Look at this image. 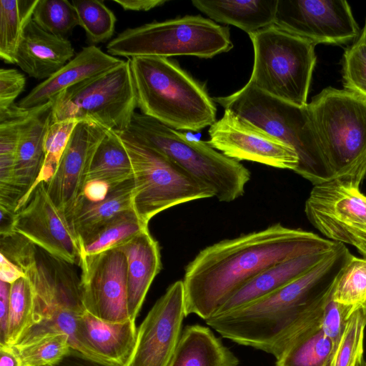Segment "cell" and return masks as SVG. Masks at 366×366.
<instances>
[{
  "mask_svg": "<svg viewBox=\"0 0 366 366\" xmlns=\"http://www.w3.org/2000/svg\"><path fill=\"white\" fill-rule=\"evenodd\" d=\"M336 244L315 233L277 223L209 245L185 267L186 316L195 314L206 320L265 269L302 255L327 252Z\"/></svg>",
  "mask_w": 366,
  "mask_h": 366,
  "instance_id": "6da1fadb",
  "label": "cell"
},
{
  "mask_svg": "<svg viewBox=\"0 0 366 366\" xmlns=\"http://www.w3.org/2000/svg\"><path fill=\"white\" fill-rule=\"evenodd\" d=\"M352 254L337 242L312 269L256 302L215 315L206 323L223 337L274 355L302 335L321 328L323 307Z\"/></svg>",
  "mask_w": 366,
  "mask_h": 366,
  "instance_id": "7a4b0ae2",
  "label": "cell"
},
{
  "mask_svg": "<svg viewBox=\"0 0 366 366\" xmlns=\"http://www.w3.org/2000/svg\"><path fill=\"white\" fill-rule=\"evenodd\" d=\"M142 114L176 130L199 131L216 122L205 87L164 57L129 59Z\"/></svg>",
  "mask_w": 366,
  "mask_h": 366,
  "instance_id": "3957f363",
  "label": "cell"
},
{
  "mask_svg": "<svg viewBox=\"0 0 366 366\" xmlns=\"http://www.w3.org/2000/svg\"><path fill=\"white\" fill-rule=\"evenodd\" d=\"M214 101L290 146L299 159L294 172L313 185L333 179L308 104L300 107L287 102L249 81L234 93Z\"/></svg>",
  "mask_w": 366,
  "mask_h": 366,
  "instance_id": "277c9868",
  "label": "cell"
},
{
  "mask_svg": "<svg viewBox=\"0 0 366 366\" xmlns=\"http://www.w3.org/2000/svg\"><path fill=\"white\" fill-rule=\"evenodd\" d=\"M308 107L333 179L360 188L366 177V96L327 87Z\"/></svg>",
  "mask_w": 366,
  "mask_h": 366,
  "instance_id": "5b68a950",
  "label": "cell"
},
{
  "mask_svg": "<svg viewBox=\"0 0 366 366\" xmlns=\"http://www.w3.org/2000/svg\"><path fill=\"white\" fill-rule=\"evenodd\" d=\"M124 131L160 152L210 188L219 201L230 202L244 194L251 177L249 170L207 142L190 139L184 134L137 112Z\"/></svg>",
  "mask_w": 366,
  "mask_h": 366,
  "instance_id": "8992f818",
  "label": "cell"
},
{
  "mask_svg": "<svg viewBox=\"0 0 366 366\" xmlns=\"http://www.w3.org/2000/svg\"><path fill=\"white\" fill-rule=\"evenodd\" d=\"M232 47L228 26L200 15H187L128 28L109 42L107 51L128 59L182 55L209 59Z\"/></svg>",
  "mask_w": 366,
  "mask_h": 366,
  "instance_id": "52a82bcc",
  "label": "cell"
},
{
  "mask_svg": "<svg viewBox=\"0 0 366 366\" xmlns=\"http://www.w3.org/2000/svg\"><path fill=\"white\" fill-rule=\"evenodd\" d=\"M254 64L249 83L281 100L303 107L316 63L310 41L272 24L249 34Z\"/></svg>",
  "mask_w": 366,
  "mask_h": 366,
  "instance_id": "ba28073f",
  "label": "cell"
},
{
  "mask_svg": "<svg viewBox=\"0 0 366 366\" xmlns=\"http://www.w3.org/2000/svg\"><path fill=\"white\" fill-rule=\"evenodd\" d=\"M129 155L134 181L133 208L148 225L152 217L174 206L214 197L179 165L126 131L115 132Z\"/></svg>",
  "mask_w": 366,
  "mask_h": 366,
  "instance_id": "9c48e42d",
  "label": "cell"
},
{
  "mask_svg": "<svg viewBox=\"0 0 366 366\" xmlns=\"http://www.w3.org/2000/svg\"><path fill=\"white\" fill-rule=\"evenodd\" d=\"M137 107L129 60L60 93L52 105V122L90 121L108 130H126Z\"/></svg>",
  "mask_w": 366,
  "mask_h": 366,
  "instance_id": "30bf717a",
  "label": "cell"
},
{
  "mask_svg": "<svg viewBox=\"0 0 366 366\" xmlns=\"http://www.w3.org/2000/svg\"><path fill=\"white\" fill-rule=\"evenodd\" d=\"M70 265L39 248L34 259L23 269L34 291L36 324L17 344L48 333L64 332L75 348L77 321L86 310L80 279Z\"/></svg>",
  "mask_w": 366,
  "mask_h": 366,
  "instance_id": "8fae6325",
  "label": "cell"
},
{
  "mask_svg": "<svg viewBox=\"0 0 366 366\" xmlns=\"http://www.w3.org/2000/svg\"><path fill=\"white\" fill-rule=\"evenodd\" d=\"M274 25L314 45L345 44L360 32L345 0H278Z\"/></svg>",
  "mask_w": 366,
  "mask_h": 366,
  "instance_id": "7c38bea8",
  "label": "cell"
},
{
  "mask_svg": "<svg viewBox=\"0 0 366 366\" xmlns=\"http://www.w3.org/2000/svg\"><path fill=\"white\" fill-rule=\"evenodd\" d=\"M81 298L84 310L108 322L129 318L127 259L119 248L80 258Z\"/></svg>",
  "mask_w": 366,
  "mask_h": 366,
  "instance_id": "4fadbf2b",
  "label": "cell"
},
{
  "mask_svg": "<svg viewBox=\"0 0 366 366\" xmlns=\"http://www.w3.org/2000/svg\"><path fill=\"white\" fill-rule=\"evenodd\" d=\"M212 148L237 161L247 160L295 171L296 152L271 134L229 109L209 129Z\"/></svg>",
  "mask_w": 366,
  "mask_h": 366,
  "instance_id": "5bb4252c",
  "label": "cell"
},
{
  "mask_svg": "<svg viewBox=\"0 0 366 366\" xmlns=\"http://www.w3.org/2000/svg\"><path fill=\"white\" fill-rule=\"evenodd\" d=\"M13 229L50 255L71 264H80L79 241L65 215L40 182L22 207L15 212Z\"/></svg>",
  "mask_w": 366,
  "mask_h": 366,
  "instance_id": "9a60e30c",
  "label": "cell"
},
{
  "mask_svg": "<svg viewBox=\"0 0 366 366\" xmlns=\"http://www.w3.org/2000/svg\"><path fill=\"white\" fill-rule=\"evenodd\" d=\"M185 316L184 285L178 280L169 286L137 329L135 347L125 366H167Z\"/></svg>",
  "mask_w": 366,
  "mask_h": 366,
  "instance_id": "2e32d148",
  "label": "cell"
},
{
  "mask_svg": "<svg viewBox=\"0 0 366 366\" xmlns=\"http://www.w3.org/2000/svg\"><path fill=\"white\" fill-rule=\"evenodd\" d=\"M107 131L94 122L79 121L53 177L45 183L49 197L67 220L81 197L92 158Z\"/></svg>",
  "mask_w": 366,
  "mask_h": 366,
  "instance_id": "e0dca14e",
  "label": "cell"
},
{
  "mask_svg": "<svg viewBox=\"0 0 366 366\" xmlns=\"http://www.w3.org/2000/svg\"><path fill=\"white\" fill-rule=\"evenodd\" d=\"M137 335L134 320L108 322L85 311L77 321L73 350L110 366H125L134 350Z\"/></svg>",
  "mask_w": 366,
  "mask_h": 366,
  "instance_id": "ac0fdd59",
  "label": "cell"
},
{
  "mask_svg": "<svg viewBox=\"0 0 366 366\" xmlns=\"http://www.w3.org/2000/svg\"><path fill=\"white\" fill-rule=\"evenodd\" d=\"M123 61L104 53L95 45L84 47L60 70L36 86L17 105L25 109L44 105L66 89L111 69Z\"/></svg>",
  "mask_w": 366,
  "mask_h": 366,
  "instance_id": "d6986e66",
  "label": "cell"
},
{
  "mask_svg": "<svg viewBox=\"0 0 366 366\" xmlns=\"http://www.w3.org/2000/svg\"><path fill=\"white\" fill-rule=\"evenodd\" d=\"M74 56V49L67 39L46 32L31 19L24 27L15 64L30 77L46 80Z\"/></svg>",
  "mask_w": 366,
  "mask_h": 366,
  "instance_id": "ffe728a7",
  "label": "cell"
},
{
  "mask_svg": "<svg viewBox=\"0 0 366 366\" xmlns=\"http://www.w3.org/2000/svg\"><path fill=\"white\" fill-rule=\"evenodd\" d=\"M53 100L39 106L22 126L16 154L14 184L21 195L16 211L24 205L41 172L44 159V140L52 122Z\"/></svg>",
  "mask_w": 366,
  "mask_h": 366,
  "instance_id": "44dd1931",
  "label": "cell"
},
{
  "mask_svg": "<svg viewBox=\"0 0 366 366\" xmlns=\"http://www.w3.org/2000/svg\"><path fill=\"white\" fill-rule=\"evenodd\" d=\"M118 248L127 259V310L129 318L135 321L154 279L161 270L160 249L149 229Z\"/></svg>",
  "mask_w": 366,
  "mask_h": 366,
  "instance_id": "7402d4cb",
  "label": "cell"
},
{
  "mask_svg": "<svg viewBox=\"0 0 366 366\" xmlns=\"http://www.w3.org/2000/svg\"><path fill=\"white\" fill-rule=\"evenodd\" d=\"M329 252L302 255L265 269L231 297L214 316L232 312L269 295L306 273Z\"/></svg>",
  "mask_w": 366,
  "mask_h": 366,
  "instance_id": "603a6c76",
  "label": "cell"
},
{
  "mask_svg": "<svg viewBox=\"0 0 366 366\" xmlns=\"http://www.w3.org/2000/svg\"><path fill=\"white\" fill-rule=\"evenodd\" d=\"M133 192L132 178L112 187L102 201L92 202L80 199L68 220L79 245L118 215L134 209Z\"/></svg>",
  "mask_w": 366,
  "mask_h": 366,
  "instance_id": "cb8c5ba5",
  "label": "cell"
},
{
  "mask_svg": "<svg viewBox=\"0 0 366 366\" xmlns=\"http://www.w3.org/2000/svg\"><path fill=\"white\" fill-rule=\"evenodd\" d=\"M305 211H313L345 223L366 225V196L338 179L314 185Z\"/></svg>",
  "mask_w": 366,
  "mask_h": 366,
  "instance_id": "d4e9b609",
  "label": "cell"
},
{
  "mask_svg": "<svg viewBox=\"0 0 366 366\" xmlns=\"http://www.w3.org/2000/svg\"><path fill=\"white\" fill-rule=\"evenodd\" d=\"M37 108L25 109L14 104L0 109V207L15 212L22 197L14 184L17 146L23 124Z\"/></svg>",
  "mask_w": 366,
  "mask_h": 366,
  "instance_id": "484cf974",
  "label": "cell"
},
{
  "mask_svg": "<svg viewBox=\"0 0 366 366\" xmlns=\"http://www.w3.org/2000/svg\"><path fill=\"white\" fill-rule=\"evenodd\" d=\"M167 366H239V362L209 327L194 325L184 330Z\"/></svg>",
  "mask_w": 366,
  "mask_h": 366,
  "instance_id": "4316f807",
  "label": "cell"
},
{
  "mask_svg": "<svg viewBox=\"0 0 366 366\" xmlns=\"http://www.w3.org/2000/svg\"><path fill=\"white\" fill-rule=\"evenodd\" d=\"M278 0L205 1L192 4L212 20L231 24L248 34L274 24Z\"/></svg>",
  "mask_w": 366,
  "mask_h": 366,
  "instance_id": "83f0119b",
  "label": "cell"
},
{
  "mask_svg": "<svg viewBox=\"0 0 366 366\" xmlns=\"http://www.w3.org/2000/svg\"><path fill=\"white\" fill-rule=\"evenodd\" d=\"M132 178L131 159L122 139L108 130L92 158L86 182L100 180L112 188Z\"/></svg>",
  "mask_w": 366,
  "mask_h": 366,
  "instance_id": "f1b7e54d",
  "label": "cell"
},
{
  "mask_svg": "<svg viewBox=\"0 0 366 366\" xmlns=\"http://www.w3.org/2000/svg\"><path fill=\"white\" fill-rule=\"evenodd\" d=\"M38 0L0 1V58L15 64L25 26L32 19Z\"/></svg>",
  "mask_w": 366,
  "mask_h": 366,
  "instance_id": "f546056e",
  "label": "cell"
},
{
  "mask_svg": "<svg viewBox=\"0 0 366 366\" xmlns=\"http://www.w3.org/2000/svg\"><path fill=\"white\" fill-rule=\"evenodd\" d=\"M147 229L134 209L125 212L80 244V258L118 248Z\"/></svg>",
  "mask_w": 366,
  "mask_h": 366,
  "instance_id": "4dcf8cb0",
  "label": "cell"
},
{
  "mask_svg": "<svg viewBox=\"0 0 366 366\" xmlns=\"http://www.w3.org/2000/svg\"><path fill=\"white\" fill-rule=\"evenodd\" d=\"M335 346L321 328L293 340L277 360V366H328Z\"/></svg>",
  "mask_w": 366,
  "mask_h": 366,
  "instance_id": "1f68e13d",
  "label": "cell"
},
{
  "mask_svg": "<svg viewBox=\"0 0 366 366\" xmlns=\"http://www.w3.org/2000/svg\"><path fill=\"white\" fill-rule=\"evenodd\" d=\"M36 324L35 298L27 277L11 285L6 345L14 346Z\"/></svg>",
  "mask_w": 366,
  "mask_h": 366,
  "instance_id": "d6a6232c",
  "label": "cell"
},
{
  "mask_svg": "<svg viewBox=\"0 0 366 366\" xmlns=\"http://www.w3.org/2000/svg\"><path fill=\"white\" fill-rule=\"evenodd\" d=\"M12 347L22 366H56L72 349L64 332L48 333Z\"/></svg>",
  "mask_w": 366,
  "mask_h": 366,
  "instance_id": "836d02e7",
  "label": "cell"
},
{
  "mask_svg": "<svg viewBox=\"0 0 366 366\" xmlns=\"http://www.w3.org/2000/svg\"><path fill=\"white\" fill-rule=\"evenodd\" d=\"M365 327L366 307H362L347 319L328 366H363Z\"/></svg>",
  "mask_w": 366,
  "mask_h": 366,
  "instance_id": "e575fe53",
  "label": "cell"
},
{
  "mask_svg": "<svg viewBox=\"0 0 366 366\" xmlns=\"http://www.w3.org/2000/svg\"><path fill=\"white\" fill-rule=\"evenodd\" d=\"M332 298L350 307L352 312L366 307V258L351 256L337 277Z\"/></svg>",
  "mask_w": 366,
  "mask_h": 366,
  "instance_id": "d590c367",
  "label": "cell"
},
{
  "mask_svg": "<svg viewBox=\"0 0 366 366\" xmlns=\"http://www.w3.org/2000/svg\"><path fill=\"white\" fill-rule=\"evenodd\" d=\"M79 25L84 30L91 45L104 42L114 34L116 17L112 10L99 0L72 1Z\"/></svg>",
  "mask_w": 366,
  "mask_h": 366,
  "instance_id": "8d00e7d4",
  "label": "cell"
},
{
  "mask_svg": "<svg viewBox=\"0 0 366 366\" xmlns=\"http://www.w3.org/2000/svg\"><path fill=\"white\" fill-rule=\"evenodd\" d=\"M32 19L46 32L63 39L79 25L75 8L67 0H38Z\"/></svg>",
  "mask_w": 366,
  "mask_h": 366,
  "instance_id": "74e56055",
  "label": "cell"
},
{
  "mask_svg": "<svg viewBox=\"0 0 366 366\" xmlns=\"http://www.w3.org/2000/svg\"><path fill=\"white\" fill-rule=\"evenodd\" d=\"M79 122L76 119H66L51 122L49 125L44 140L43 165L33 189L40 182L47 183L53 177L69 137Z\"/></svg>",
  "mask_w": 366,
  "mask_h": 366,
  "instance_id": "f35d334b",
  "label": "cell"
},
{
  "mask_svg": "<svg viewBox=\"0 0 366 366\" xmlns=\"http://www.w3.org/2000/svg\"><path fill=\"white\" fill-rule=\"evenodd\" d=\"M342 77L345 89L366 96V44L360 38L345 51Z\"/></svg>",
  "mask_w": 366,
  "mask_h": 366,
  "instance_id": "ab89813d",
  "label": "cell"
},
{
  "mask_svg": "<svg viewBox=\"0 0 366 366\" xmlns=\"http://www.w3.org/2000/svg\"><path fill=\"white\" fill-rule=\"evenodd\" d=\"M308 220L325 237L334 242L346 243L350 239L366 242V225L345 223L326 214L305 211Z\"/></svg>",
  "mask_w": 366,
  "mask_h": 366,
  "instance_id": "60d3db41",
  "label": "cell"
},
{
  "mask_svg": "<svg viewBox=\"0 0 366 366\" xmlns=\"http://www.w3.org/2000/svg\"><path fill=\"white\" fill-rule=\"evenodd\" d=\"M1 254L23 269L35 258L37 247L14 230L0 234Z\"/></svg>",
  "mask_w": 366,
  "mask_h": 366,
  "instance_id": "b9f144b4",
  "label": "cell"
},
{
  "mask_svg": "<svg viewBox=\"0 0 366 366\" xmlns=\"http://www.w3.org/2000/svg\"><path fill=\"white\" fill-rule=\"evenodd\" d=\"M352 313L350 307L335 302L332 295L326 301L322 313L321 329L336 347L347 319Z\"/></svg>",
  "mask_w": 366,
  "mask_h": 366,
  "instance_id": "7bdbcfd3",
  "label": "cell"
},
{
  "mask_svg": "<svg viewBox=\"0 0 366 366\" xmlns=\"http://www.w3.org/2000/svg\"><path fill=\"white\" fill-rule=\"evenodd\" d=\"M26 79L24 74L14 69H0V109L14 104V100L24 91Z\"/></svg>",
  "mask_w": 366,
  "mask_h": 366,
  "instance_id": "ee69618b",
  "label": "cell"
},
{
  "mask_svg": "<svg viewBox=\"0 0 366 366\" xmlns=\"http://www.w3.org/2000/svg\"><path fill=\"white\" fill-rule=\"evenodd\" d=\"M11 284L0 281V346L6 345Z\"/></svg>",
  "mask_w": 366,
  "mask_h": 366,
  "instance_id": "f6af8a7d",
  "label": "cell"
},
{
  "mask_svg": "<svg viewBox=\"0 0 366 366\" xmlns=\"http://www.w3.org/2000/svg\"><path fill=\"white\" fill-rule=\"evenodd\" d=\"M112 187L105 182L91 180L86 182L81 197L86 201L95 202L103 200L111 191Z\"/></svg>",
  "mask_w": 366,
  "mask_h": 366,
  "instance_id": "bcb514c9",
  "label": "cell"
},
{
  "mask_svg": "<svg viewBox=\"0 0 366 366\" xmlns=\"http://www.w3.org/2000/svg\"><path fill=\"white\" fill-rule=\"evenodd\" d=\"M1 254L0 260V280L1 281L12 284L20 278L26 277V274L17 265Z\"/></svg>",
  "mask_w": 366,
  "mask_h": 366,
  "instance_id": "7dc6e473",
  "label": "cell"
},
{
  "mask_svg": "<svg viewBox=\"0 0 366 366\" xmlns=\"http://www.w3.org/2000/svg\"><path fill=\"white\" fill-rule=\"evenodd\" d=\"M124 10L149 11L167 2V0H114Z\"/></svg>",
  "mask_w": 366,
  "mask_h": 366,
  "instance_id": "c3c4849f",
  "label": "cell"
},
{
  "mask_svg": "<svg viewBox=\"0 0 366 366\" xmlns=\"http://www.w3.org/2000/svg\"><path fill=\"white\" fill-rule=\"evenodd\" d=\"M56 366H110L93 360L78 351L71 349V352Z\"/></svg>",
  "mask_w": 366,
  "mask_h": 366,
  "instance_id": "681fc988",
  "label": "cell"
},
{
  "mask_svg": "<svg viewBox=\"0 0 366 366\" xmlns=\"http://www.w3.org/2000/svg\"><path fill=\"white\" fill-rule=\"evenodd\" d=\"M0 366H22L21 360L11 346H0Z\"/></svg>",
  "mask_w": 366,
  "mask_h": 366,
  "instance_id": "f907efd6",
  "label": "cell"
},
{
  "mask_svg": "<svg viewBox=\"0 0 366 366\" xmlns=\"http://www.w3.org/2000/svg\"><path fill=\"white\" fill-rule=\"evenodd\" d=\"M355 247L358 251L366 258V242H363L359 239H350L347 242Z\"/></svg>",
  "mask_w": 366,
  "mask_h": 366,
  "instance_id": "816d5d0a",
  "label": "cell"
},
{
  "mask_svg": "<svg viewBox=\"0 0 366 366\" xmlns=\"http://www.w3.org/2000/svg\"><path fill=\"white\" fill-rule=\"evenodd\" d=\"M359 38L366 44V20Z\"/></svg>",
  "mask_w": 366,
  "mask_h": 366,
  "instance_id": "f5cc1de1",
  "label": "cell"
},
{
  "mask_svg": "<svg viewBox=\"0 0 366 366\" xmlns=\"http://www.w3.org/2000/svg\"><path fill=\"white\" fill-rule=\"evenodd\" d=\"M366 366V365H365Z\"/></svg>",
  "mask_w": 366,
  "mask_h": 366,
  "instance_id": "db71d44e",
  "label": "cell"
}]
</instances>
